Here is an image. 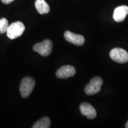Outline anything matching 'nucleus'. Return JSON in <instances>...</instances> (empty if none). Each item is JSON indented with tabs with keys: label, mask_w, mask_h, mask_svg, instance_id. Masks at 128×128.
Segmentation results:
<instances>
[{
	"label": "nucleus",
	"mask_w": 128,
	"mask_h": 128,
	"mask_svg": "<svg viewBox=\"0 0 128 128\" xmlns=\"http://www.w3.org/2000/svg\"><path fill=\"white\" fill-rule=\"evenodd\" d=\"M1 2L5 4H9L12 3V1H14V0H1Z\"/></svg>",
	"instance_id": "nucleus-13"
},
{
	"label": "nucleus",
	"mask_w": 128,
	"mask_h": 128,
	"mask_svg": "<svg viewBox=\"0 0 128 128\" xmlns=\"http://www.w3.org/2000/svg\"><path fill=\"white\" fill-rule=\"evenodd\" d=\"M35 7L38 12L40 14H48L50 12V7L45 0H36Z\"/></svg>",
	"instance_id": "nucleus-10"
},
{
	"label": "nucleus",
	"mask_w": 128,
	"mask_h": 128,
	"mask_svg": "<svg viewBox=\"0 0 128 128\" xmlns=\"http://www.w3.org/2000/svg\"><path fill=\"white\" fill-rule=\"evenodd\" d=\"M50 126V120L49 118L44 117L37 121L32 126L33 128H49Z\"/></svg>",
	"instance_id": "nucleus-11"
},
{
	"label": "nucleus",
	"mask_w": 128,
	"mask_h": 128,
	"mask_svg": "<svg viewBox=\"0 0 128 128\" xmlns=\"http://www.w3.org/2000/svg\"><path fill=\"white\" fill-rule=\"evenodd\" d=\"M64 37L66 41L75 45L81 46L84 44L85 39L82 35L75 34L70 31H66L64 34Z\"/></svg>",
	"instance_id": "nucleus-6"
},
{
	"label": "nucleus",
	"mask_w": 128,
	"mask_h": 128,
	"mask_svg": "<svg viewBox=\"0 0 128 128\" xmlns=\"http://www.w3.org/2000/svg\"><path fill=\"white\" fill-rule=\"evenodd\" d=\"M125 128H128V122L127 123H126V125H125Z\"/></svg>",
	"instance_id": "nucleus-14"
},
{
	"label": "nucleus",
	"mask_w": 128,
	"mask_h": 128,
	"mask_svg": "<svg viewBox=\"0 0 128 128\" xmlns=\"http://www.w3.org/2000/svg\"><path fill=\"white\" fill-rule=\"evenodd\" d=\"M35 81L33 78L25 77L22 80L20 86L21 95L24 98H27L34 89Z\"/></svg>",
	"instance_id": "nucleus-2"
},
{
	"label": "nucleus",
	"mask_w": 128,
	"mask_h": 128,
	"mask_svg": "<svg viewBox=\"0 0 128 128\" xmlns=\"http://www.w3.org/2000/svg\"><path fill=\"white\" fill-rule=\"evenodd\" d=\"M53 44L50 40H45L39 44H35L33 46V50L38 52L44 56H47L51 54L52 51Z\"/></svg>",
	"instance_id": "nucleus-3"
},
{
	"label": "nucleus",
	"mask_w": 128,
	"mask_h": 128,
	"mask_svg": "<svg viewBox=\"0 0 128 128\" xmlns=\"http://www.w3.org/2000/svg\"><path fill=\"white\" fill-rule=\"evenodd\" d=\"M8 26V22L7 19L5 18L0 19V34L7 32Z\"/></svg>",
	"instance_id": "nucleus-12"
},
{
	"label": "nucleus",
	"mask_w": 128,
	"mask_h": 128,
	"mask_svg": "<svg viewBox=\"0 0 128 128\" xmlns=\"http://www.w3.org/2000/svg\"><path fill=\"white\" fill-rule=\"evenodd\" d=\"M24 25L21 22H16L11 24L7 31L8 38L10 39H15L22 36L24 32Z\"/></svg>",
	"instance_id": "nucleus-1"
},
{
	"label": "nucleus",
	"mask_w": 128,
	"mask_h": 128,
	"mask_svg": "<svg viewBox=\"0 0 128 128\" xmlns=\"http://www.w3.org/2000/svg\"><path fill=\"white\" fill-rule=\"evenodd\" d=\"M103 85V80L100 77L96 76L91 80L90 82L85 88V92L88 96H92L98 92Z\"/></svg>",
	"instance_id": "nucleus-4"
},
{
	"label": "nucleus",
	"mask_w": 128,
	"mask_h": 128,
	"mask_svg": "<svg viewBox=\"0 0 128 128\" xmlns=\"http://www.w3.org/2000/svg\"><path fill=\"white\" fill-rule=\"evenodd\" d=\"M80 109L81 110V114L83 116H87L88 119H94L97 116V113L95 108L90 104L87 103H83L80 105Z\"/></svg>",
	"instance_id": "nucleus-8"
},
{
	"label": "nucleus",
	"mask_w": 128,
	"mask_h": 128,
	"mask_svg": "<svg viewBox=\"0 0 128 128\" xmlns=\"http://www.w3.org/2000/svg\"><path fill=\"white\" fill-rule=\"evenodd\" d=\"M110 56L114 61L120 64H124L128 62V53L121 48H114L110 51Z\"/></svg>",
	"instance_id": "nucleus-5"
},
{
	"label": "nucleus",
	"mask_w": 128,
	"mask_h": 128,
	"mask_svg": "<svg viewBox=\"0 0 128 128\" xmlns=\"http://www.w3.org/2000/svg\"><path fill=\"white\" fill-rule=\"evenodd\" d=\"M128 14V7L122 6L116 8L113 12V19L116 22H123Z\"/></svg>",
	"instance_id": "nucleus-9"
},
{
	"label": "nucleus",
	"mask_w": 128,
	"mask_h": 128,
	"mask_svg": "<svg viewBox=\"0 0 128 128\" xmlns=\"http://www.w3.org/2000/svg\"><path fill=\"white\" fill-rule=\"evenodd\" d=\"M76 69L71 65H65L56 71V76L59 78H67L73 76L76 74Z\"/></svg>",
	"instance_id": "nucleus-7"
}]
</instances>
